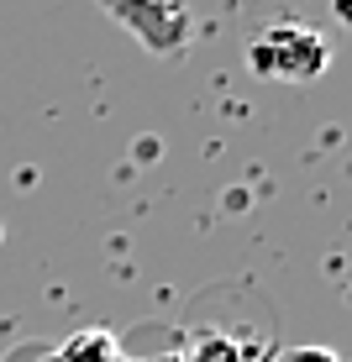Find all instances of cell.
<instances>
[{
  "mask_svg": "<svg viewBox=\"0 0 352 362\" xmlns=\"http://www.w3.org/2000/svg\"><path fill=\"white\" fill-rule=\"evenodd\" d=\"M331 64V42L316 27H300V21H279V27L258 32L247 42V69L258 79H279V84H310L321 79Z\"/></svg>",
  "mask_w": 352,
  "mask_h": 362,
  "instance_id": "6da1fadb",
  "label": "cell"
},
{
  "mask_svg": "<svg viewBox=\"0 0 352 362\" xmlns=\"http://www.w3.org/2000/svg\"><path fill=\"white\" fill-rule=\"evenodd\" d=\"M289 362H342L331 352V346H295V352H289Z\"/></svg>",
  "mask_w": 352,
  "mask_h": 362,
  "instance_id": "7a4b0ae2",
  "label": "cell"
}]
</instances>
